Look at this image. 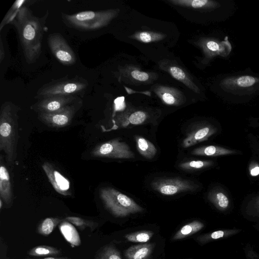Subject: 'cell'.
<instances>
[{
  "instance_id": "obj_1",
  "label": "cell",
  "mask_w": 259,
  "mask_h": 259,
  "mask_svg": "<svg viewBox=\"0 0 259 259\" xmlns=\"http://www.w3.org/2000/svg\"><path fill=\"white\" fill-rule=\"evenodd\" d=\"M49 11L42 18L34 16L26 5L22 7L11 24L16 28L25 60L35 62L42 52V41Z\"/></svg>"
},
{
  "instance_id": "obj_2",
  "label": "cell",
  "mask_w": 259,
  "mask_h": 259,
  "mask_svg": "<svg viewBox=\"0 0 259 259\" xmlns=\"http://www.w3.org/2000/svg\"><path fill=\"white\" fill-rule=\"evenodd\" d=\"M19 110L17 105L10 101L4 102L1 107L0 150L5 153L7 164L11 167L17 157Z\"/></svg>"
},
{
  "instance_id": "obj_3",
  "label": "cell",
  "mask_w": 259,
  "mask_h": 259,
  "mask_svg": "<svg viewBox=\"0 0 259 259\" xmlns=\"http://www.w3.org/2000/svg\"><path fill=\"white\" fill-rule=\"evenodd\" d=\"M117 10L85 11L73 14L62 13L61 17L68 27L82 31H93L102 28L116 16Z\"/></svg>"
},
{
  "instance_id": "obj_4",
  "label": "cell",
  "mask_w": 259,
  "mask_h": 259,
  "mask_svg": "<svg viewBox=\"0 0 259 259\" xmlns=\"http://www.w3.org/2000/svg\"><path fill=\"white\" fill-rule=\"evenodd\" d=\"M88 86V81L82 77L76 75L70 78L66 76L57 79H52L44 84L36 92L34 98L38 100L58 96L82 97Z\"/></svg>"
},
{
  "instance_id": "obj_5",
  "label": "cell",
  "mask_w": 259,
  "mask_h": 259,
  "mask_svg": "<svg viewBox=\"0 0 259 259\" xmlns=\"http://www.w3.org/2000/svg\"><path fill=\"white\" fill-rule=\"evenodd\" d=\"M99 194L106 209L116 217H125L143 210L133 199L114 188H102Z\"/></svg>"
},
{
  "instance_id": "obj_6",
  "label": "cell",
  "mask_w": 259,
  "mask_h": 259,
  "mask_svg": "<svg viewBox=\"0 0 259 259\" xmlns=\"http://www.w3.org/2000/svg\"><path fill=\"white\" fill-rule=\"evenodd\" d=\"M80 98L56 111L38 114L39 120L48 126L54 128L64 127L71 122L75 113L81 106Z\"/></svg>"
},
{
  "instance_id": "obj_7",
  "label": "cell",
  "mask_w": 259,
  "mask_h": 259,
  "mask_svg": "<svg viewBox=\"0 0 259 259\" xmlns=\"http://www.w3.org/2000/svg\"><path fill=\"white\" fill-rule=\"evenodd\" d=\"M96 157H105L118 159H130L135 157V154L128 145L119 139H115L97 146L92 152Z\"/></svg>"
},
{
  "instance_id": "obj_8",
  "label": "cell",
  "mask_w": 259,
  "mask_h": 259,
  "mask_svg": "<svg viewBox=\"0 0 259 259\" xmlns=\"http://www.w3.org/2000/svg\"><path fill=\"white\" fill-rule=\"evenodd\" d=\"M47 41L52 53L60 63L65 66H71L76 63L74 51L61 34H49Z\"/></svg>"
},
{
  "instance_id": "obj_9",
  "label": "cell",
  "mask_w": 259,
  "mask_h": 259,
  "mask_svg": "<svg viewBox=\"0 0 259 259\" xmlns=\"http://www.w3.org/2000/svg\"><path fill=\"white\" fill-rule=\"evenodd\" d=\"M151 186L155 191L165 195H172L195 189L191 182L177 178L157 180L151 183Z\"/></svg>"
},
{
  "instance_id": "obj_10",
  "label": "cell",
  "mask_w": 259,
  "mask_h": 259,
  "mask_svg": "<svg viewBox=\"0 0 259 259\" xmlns=\"http://www.w3.org/2000/svg\"><path fill=\"white\" fill-rule=\"evenodd\" d=\"M80 97L74 96H58L45 98L38 100L30 108L38 114L56 111L69 105Z\"/></svg>"
},
{
  "instance_id": "obj_11",
  "label": "cell",
  "mask_w": 259,
  "mask_h": 259,
  "mask_svg": "<svg viewBox=\"0 0 259 259\" xmlns=\"http://www.w3.org/2000/svg\"><path fill=\"white\" fill-rule=\"evenodd\" d=\"M42 167L50 182L57 192L63 196L71 195L69 180L57 170L51 163L44 162Z\"/></svg>"
},
{
  "instance_id": "obj_12",
  "label": "cell",
  "mask_w": 259,
  "mask_h": 259,
  "mask_svg": "<svg viewBox=\"0 0 259 259\" xmlns=\"http://www.w3.org/2000/svg\"><path fill=\"white\" fill-rule=\"evenodd\" d=\"M0 160V199L9 207L13 201L12 187L9 172L4 163L2 155H1Z\"/></svg>"
},
{
  "instance_id": "obj_13",
  "label": "cell",
  "mask_w": 259,
  "mask_h": 259,
  "mask_svg": "<svg viewBox=\"0 0 259 259\" xmlns=\"http://www.w3.org/2000/svg\"><path fill=\"white\" fill-rule=\"evenodd\" d=\"M217 129L209 124L201 125L191 132L183 140L182 146L188 148L198 143L207 140L216 133Z\"/></svg>"
},
{
  "instance_id": "obj_14",
  "label": "cell",
  "mask_w": 259,
  "mask_h": 259,
  "mask_svg": "<svg viewBox=\"0 0 259 259\" xmlns=\"http://www.w3.org/2000/svg\"><path fill=\"white\" fill-rule=\"evenodd\" d=\"M241 231V229L236 228L220 229L200 235L196 239L200 244H204L216 240L227 239Z\"/></svg>"
},
{
  "instance_id": "obj_15",
  "label": "cell",
  "mask_w": 259,
  "mask_h": 259,
  "mask_svg": "<svg viewBox=\"0 0 259 259\" xmlns=\"http://www.w3.org/2000/svg\"><path fill=\"white\" fill-rule=\"evenodd\" d=\"M153 243H144L132 245L125 251L127 259H148L153 252Z\"/></svg>"
},
{
  "instance_id": "obj_16",
  "label": "cell",
  "mask_w": 259,
  "mask_h": 259,
  "mask_svg": "<svg viewBox=\"0 0 259 259\" xmlns=\"http://www.w3.org/2000/svg\"><path fill=\"white\" fill-rule=\"evenodd\" d=\"M207 197L215 207L222 212L226 211L230 208L229 199L221 189L211 190L209 192Z\"/></svg>"
},
{
  "instance_id": "obj_17",
  "label": "cell",
  "mask_w": 259,
  "mask_h": 259,
  "mask_svg": "<svg viewBox=\"0 0 259 259\" xmlns=\"http://www.w3.org/2000/svg\"><path fill=\"white\" fill-rule=\"evenodd\" d=\"M193 155L205 156H220L236 153L235 150L218 146H202L194 149Z\"/></svg>"
},
{
  "instance_id": "obj_18",
  "label": "cell",
  "mask_w": 259,
  "mask_h": 259,
  "mask_svg": "<svg viewBox=\"0 0 259 259\" xmlns=\"http://www.w3.org/2000/svg\"><path fill=\"white\" fill-rule=\"evenodd\" d=\"M204 224L199 221H194L183 226L174 235L172 240H178L190 236L202 230Z\"/></svg>"
},
{
  "instance_id": "obj_19",
  "label": "cell",
  "mask_w": 259,
  "mask_h": 259,
  "mask_svg": "<svg viewBox=\"0 0 259 259\" xmlns=\"http://www.w3.org/2000/svg\"><path fill=\"white\" fill-rule=\"evenodd\" d=\"M135 138L139 153L147 159L153 158L157 152V149L154 144L140 136H136Z\"/></svg>"
},
{
  "instance_id": "obj_20",
  "label": "cell",
  "mask_w": 259,
  "mask_h": 259,
  "mask_svg": "<svg viewBox=\"0 0 259 259\" xmlns=\"http://www.w3.org/2000/svg\"><path fill=\"white\" fill-rule=\"evenodd\" d=\"M157 95L163 102L167 105H178L182 101V96L176 90L167 87H160L157 91Z\"/></svg>"
},
{
  "instance_id": "obj_21",
  "label": "cell",
  "mask_w": 259,
  "mask_h": 259,
  "mask_svg": "<svg viewBox=\"0 0 259 259\" xmlns=\"http://www.w3.org/2000/svg\"><path fill=\"white\" fill-rule=\"evenodd\" d=\"M60 231L65 239L73 246L80 244V240L78 232L71 224L65 220L62 221L59 226Z\"/></svg>"
},
{
  "instance_id": "obj_22",
  "label": "cell",
  "mask_w": 259,
  "mask_h": 259,
  "mask_svg": "<svg viewBox=\"0 0 259 259\" xmlns=\"http://www.w3.org/2000/svg\"><path fill=\"white\" fill-rule=\"evenodd\" d=\"M168 71L173 77L183 82L194 92L199 93V89L181 68L176 66H171L169 67Z\"/></svg>"
},
{
  "instance_id": "obj_23",
  "label": "cell",
  "mask_w": 259,
  "mask_h": 259,
  "mask_svg": "<svg viewBox=\"0 0 259 259\" xmlns=\"http://www.w3.org/2000/svg\"><path fill=\"white\" fill-rule=\"evenodd\" d=\"M61 253L60 249L49 245L36 246L27 252L28 255L33 256H55Z\"/></svg>"
},
{
  "instance_id": "obj_24",
  "label": "cell",
  "mask_w": 259,
  "mask_h": 259,
  "mask_svg": "<svg viewBox=\"0 0 259 259\" xmlns=\"http://www.w3.org/2000/svg\"><path fill=\"white\" fill-rule=\"evenodd\" d=\"M63 221L58 218L49 217L45 219L38 226L37 232L41 235H49Z\"/></svg>"
},
{
  "instance_id": "obj_25",
  "label": "cell",
  "mask_w": 259,
  "mask_h": 259,
  "mask_svg": "<svg viewBox=\"0 0 259 259\" xmlns=\"http://www.w3.org/2000/svg\"><path fill=\"white\" fill-rule=\"evenodd\" d=\"M243 214L248 221L259 224V195L247 205Z\"/></svg>"
},
{
  "instance_id": "obj_26",
  "label": "cell",
  "mask_w": 259,
  "mask_h": 259,
  "mask_svg": "<svg viewBox=\"0 0 259 259\" xmlns=\"http://www.w3.org/2000/svg\"><path fill=\"white\" fill-rule=\"evenodd\" d=\"M154 233L150 230H141L127 234L125 238L128 241L135 243H146L153 237Z\"/></svg>"
},
{
  "instance_id": "obj_27",
  "label": "cell",
  "mask_w": 259,
  "mask_h": 259,
  "mask_svg": "<svg viewBox=\"0 0 259 259\" xmlns=\"http://www.w3.org/2000/svg\"><path fill=\"white\" fill-rule=\"evenodd\" d=\"M27 2H28V1L26 0H18L15 2L8 11L0 24L1 31L6 25L11 23L19 9L23 6H25L26 5L25 3Z\"/></svg>"
},
{
  "instance_id": "obj_28",
  "label": "cell",
  "mask_w": 259,
  "mask_h": 259,
  "mask_svg": "<svg viewBox=\"0 0 259 259\" xmlns=\"http://www.w3.org/2000/svg\"><path fill=\"white\" fill-rule=\"evenodd\" d=\"M65 220L75 226L81 230H83L86 228H90L91 230H93L97 227L96 222L78 217H67L65 218Z\"/></svg>"
},
{
  "instance_id": "obj_29",
  "label": "cell",
  "mask_w": 259,
  "mask_h": 259,
  "mask_svg": "<svg viewBox=\"0 0 259 259\" xmlns=\"http://www.w3.org/2000/svg\"><path fill=\"white\" fill-rule=\"evenodd\" d=\"M95 259H122L119 251L112 245L105 246Z\"/></svg>"
},
{
  "instance_id": "obj_30",
  "label": "cell",
  "mask_w": 259,
  "mask_h": 259,
  "mask_svg": "<svg viewBox=\"0 0 259 259\" xmlns=\"http://www.w3.org/2000/svg\"><path fill=\"white\" fill-rule=\"evenodd\" d=\"M213 162L209 160H192L180 163L179 167L185 170L198 169L212 165Z\"/></svg>"
},
{
  "instance_id": "obj_31",
  "label": "cell",
  "mask_w": 259,
  "mask_h": 259,
  "mask_svg": "<svg viewBox=\"0 0 259 259\" xmlns=\"http://www.w3.org/2000/svg\"><path fill=\"white\" fill-rule=\"evenodd\" d=\"M170 2L174 3L175 5L187 6L194 9L203 8L208 5L209 2L207 0L170 1Z\"/></svg>"
},
{
  "instance_id": "obj_32",
  "label": "cell",
  "mask_w": 259,
  "mask_h": 259,
  "mask_svg": "<svg viewBox=\"0 0 259 259\" xmlns=\"http://www.w3.org/2000/svg\"><path fill=\"white\" fill-rule=\"evenodd\" d=\"M134 37L136 39L144 42H150L156 40H159L161 38L159 34L146 31L138 33Z\"/></svg>"
},
{
  "instance_id": "obj_33",
  "label": "cell",
  "mask_w": 259,
  "mask_h": 259,
  "mask_svg": "<svg viewBox=\"0 0 259 259\" xmlns=\"http://www.w3.org/2000/svg\"><path fill=\"white\" fill-rule=\"evenodd\" d=\"M147 118L146 114L143 111H138L133 113L128 118V123L134 125H138L145 121Z\"/></svg>"
},
{
  "instance_id": "obj_34",
  "label": "cell",
  "mask_w": 259,
  "mask_h": 259,
  "mask_svg": "<svg viewBox=\"0 0 259 259\" xmlns=\"http://www.w3.org/2000/svg\"><path fill=\"white\" fill-rule=\"evenodd\" d=\"M255 82V79L252 76H243L239 77L237 83L239 87H249Z\"/></svg>"
},
{
  "instance_id": "obj_35",
  "label": "cell",
  "mask_w": 259,
  "mask_h": 259,
  "mask_svg": "<svg viewBox=\"0 0 259 259\" xmlns=\"http://www.w3.org/2000/svg\"><path fill=\"white\" fill-rule=\"evenodd\" d=\"M243 250L247 259H259V254L249 244H246Z\"/></svg>"
},
{
  "instance_id": "obj_36",
  "label": "cell",
  "mask_w": 259,
  "mask_h": 259,
  "mask_svg": "<svg viewBox=\"0 0 259 259\" xmlns=\"http://www.w3.org/2000/svg\"><path fill=\"white\" fill-rule=\"evenodd\" d=\"M132 76L135 79L145 81L149 79V75L145 72L140 71L138 70H134L131 73Z\"/></svg>"
},
{
  "instance_id": "obj_37",
  "label": "cell",
  "mask_w": 259,
  "mask_h": 259,
  "mask_svg": "<svg viewBox=\"0 0 259 259\" xmlns=\"http://www.w3.org/2000/svg\"><path fill=\"white\" fill-rule=\"evenodd\" d=\"M249 174L252 177L259 175V164L255 161H252L249 166Z\"/></svg>"
},
{
  "instance_id": "obj_38",
  "label": "cell",
  "mask_w": 259,
  "mask_h": 259,
  "mask_svg": "<svg viewBox=\"0 0 259 259\" xmlns=\"http://www.w3.org/2000/svg\"><path fill=\"white\" fill-rule=\"evenodd\" d=\"M116 110H123L125 107L124 97H121L117 98L115 100Z\"/></svg>"
},
{
  "instance_id": "obj_39",
  "label": "cell",
  "mask_w": 259,
  "mask_h": 259,
  "mask_svg": "<svg viewBox=\"0 0 259 259\" xmlns=\"http://www.w3.org/2000/svg\"><path fill=\"white\" fill-rule=\"evenodd\" d=\"M206 46L209 50L213 52L219 50L220 48L219 45L213 41H209L206 44Z\"/></svg>"
},
{
  "instance_id": "obj_40",
  "label": "cell",
  "mask_w": 259,
  "mask_h": 259,
  "mask_svg": "<svg viewBox=\"0 0 259 259\" xmlns=\"http://www.w3.org/2000/svg\"><path fill=\"white\" fill-rule=\"evenodd\" d=\"M0 42V62L2 63L5 58V51L1 38Z\"/></svg>"
},
{
  "instance_id": "obj_41",
  "label": "cell",
  "mask_w": 259,
  "mask_h": 259,
  "mask_svg": "<svg viewBox=\"0 0 259 259\" xmlns=\"http://www.w3.org/2000/svg\"><path fill=\"white\" fill-rule=\"evenodd\" d=\"M25 259H69L67 257H56V256H49V257H46L44 258H27Z\"/></svg>"
},
{
  "instance_id": "obj_42",
  "label": "cell",
  "mask_w": 259,
  "mask_h": 259,
  "mask_svg": "<svg viewBox=\"0 0 259 259\" xmlns=\"http://www.w3.org/2000/svg\"><path fill=\"white\" fill-rule=\"evenodd\" d=\"M252 226L257 231L259 232V224L253 225Z\"/></svg>"
}]
</instances>
